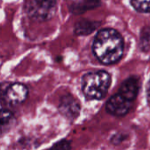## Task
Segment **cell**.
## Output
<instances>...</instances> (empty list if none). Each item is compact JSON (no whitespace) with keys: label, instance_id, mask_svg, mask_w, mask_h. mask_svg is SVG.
Segmentation results:
<instances>
[{"label":"cell","instance_id":"cell-11","mask_svg":"<svg viewBox=\"0 0 150 150\" xmlns=\"http://www.w3.org/2000/svg\"><path fill=\"white\" fill-rule=\"evenodd\" d=\"M2 117H1V121H2V126L3 127H4V125L6 123H8L10 121V120L11 119V113L9 111H6L4 109L2 110Z\"/></svg>","mask_w":150,"mask_h":150},{"label":"cell","instance_id":"cell-1","mask_svg":"<svg viewBox=\"0 0 150 150\" xmlns=\"http://www.w3.org/2000/svg\"><path fill=\"white\" fill-rule=\"evenodd\" d=\"M124 40L121 35L114 29L100 30L93 41V53L104 64L118 62L123 55Z\"/></svg>","mask_w":150,"mask_h":150},{"label":"cell","instance_id":"cell-12","mask_svg":"<svg viewBox=\"0 0 150 150\" xmlns=\"http://www.w3.org/2000/svg\"><path fill=\"white\" fill-rule=\"evenodd\" d=\"M53 148H56V149H68L70 148V145L68 142L62 141V142H60L56 143L55 145H54Z\"/></svg>","mask_w":150,"mask_h":150},{"label":"cell","instance_id":"cell-2","mask_svg":"<svg viewBox=\"0 0 150 150\" xmlns=\"http://www.w3.org/2000/svg\"><path fill=\"white\" fill-rule=\"evenodd\" d=\"M111 76L105 70L89 72L83 76L82 90L90 99H101L111 85Z\"/></svg>","mask_w":150,"mask_h":150},{"label":"cell","instance_id":"cell-4","mask_svg":"<svg viewBox=\"0 0 150 150\" xmlns=\"http://www.w3.org/2000/svg\"><path fill=\"white\" fill-rule=\"evenodd\" d=\"M132 105V101L128 100L118 92L111 97L107 101L106 111L114 116H125L129 112Z\"/></svg>","mask_w":150,"mask_h":150},{"label":"cell","instance_id":"cell-13","mask_svg":"<svg viewBox=\"0 0 150 150\" xmlns=\"http://www.w3.org/2000/svg\"><path fill=\"white\" fill-rule=\"evenodd\" d=\"M147 98H148L149 104L150 105V81L149 84H148V89H147Z\"/></svg>","mask_w":150,"mask_h":150},{"label":"cell","instance_id":"cell-3","mask_svg":"<svg viewBox=\"0 0 150 150\" xmlns=\"http://www.w3.org/2000/svg\"><path fill=\"white\" fill-rule=\"evenodd\" d=\"M56 0H32L29 4V14L40 20L48 18L54 11Z\"/></svg>","mask_w":150,"mask_h":150},{"label":"cell","instance_id":"cell-7","mask_svg":"<svg viewBox=\"0 0 150 150\" xmlns=\"http://www.w3.org/2000/svg\"><path fill=\"white\" fill-rule=\"evenodd\" d=\"M140 90V80L136 76H131L125 80L119 91V93L128 100L134 102Z\"/></svg>","mask_w":150,"mask_h":150},{"label":"cell","instance_id":"cell-6","mask_svg":"<svg viewBox=\"0 0 150 150\" xmlns=\"http://www.w3.org/2000/svg\"><path fill=\"white\" fill-rule=\"evenodd\" d=\"M59 111L67 119L74 120L80 112V105L71 95H66L61 99Z\"/></svg>","mask_w":150,"mask_h":150},{"label":"cell","instance_id":"cell-5","mask_svg":"<svg viewBox=\"0 0 150 150\" xmlns=\"http://www.w3.org/2000/svg\"><path fill=\"white\" fill-rule=\"evenodd\" d=\"M28 96V90L22 83H13L10 85L5 91V98L9 105H18L23 103Z\"/></svg>","mask_w":150,"mask_h":150},{"label":"cell","instance_id":"cell-10","mask_svg":"<svg viewBox=\"0 0 150 150\" xmlns=\"http://www.w3.org/2000/svg\"><path fill=\"white\" fill-rule=\"evenodd\" d=\"M132 5L141 12H150V0H130Z\"/></svg>","mask_w":150,"mask_h":150},{"label":"cell","instance_id":"cell-9","mask_svg":"<svg viewBox=\"0 0 150 150\" xmlns=\"http://www.w3.org/2000/svg\"><path fill=\"white\" fill-rule=\"evenodd\" d=\"M99 25V24L96 22H91L88 20H82L76 25V33L78 35H84V34H89L92 33L97 27Z\"/></svg>","mask_w":150,"mask_h":150},{"label":"cell","instance_id":"cell-8","mask_svg":"<svg viewBox=\"0 0 150 150\" xmlns=\"http://www.w3.org/2000/svg\"><path fill=\"white\" fill-rule=\"evenodd\" d=\"M68 2L70 11L76 14H79L98 6L100 0H68Z\"/></svg>","mask_w":150,"mask_h":150}]
</instances>
